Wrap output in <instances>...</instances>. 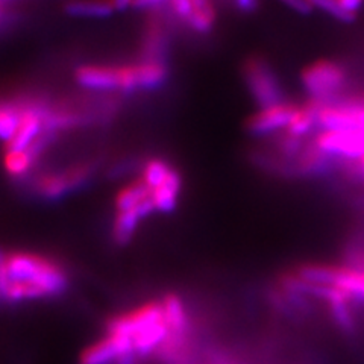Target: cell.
<instances>
[{
    "label": "cell",
    "mask_w": 364,
    "mask_h": 364,
    "mask_svg": "<svg viewBox=\"0 0 364 364\" xmlns=\"http://www.w3.org/2000/svg\"><path fill=\"white\" fill-rule=\"evenodd\" d=\"M68 289L65 270L53 259L0 249V305L60 298Z\"/></svg>",
    "instance_id": "1"
},
{
    "label": "cell",
    "mask_w": 364,
    "mask_h": 364,
    "mask_svg": "<svg viewBox=\"0 0 364 364\" xmlns=\"http://www.w3.org/2000/svg\"><path fill=\"white\" fill-rule=\"evenodd\" d=\"M243 81L249 95L252 96L259 109H266L286 104V91H284L279 77L273 67L263 56L252 55L243 61Z\"/></svg>",
    "instance_id": "2"
},
{
    "label": "cell",
    "mask_w": 364,
    "mask_h": 364,
    "mask_svg": "<svg viewBox=\"0 0 364 364\" xmlns=\"http://www.w3.org/2000/svg\"><path fill=\"white\" fill-rule=\"evenodd\" d=\"M301 82L313 100L331 102L348 82V70L336 61H316L301 73Z\"/></svg>",
    "instance_id": "3"
},
{
    "label": "cell",
    "mask_w": 364,
    "mask_h": 364,
    "mask_svg": "<svg viewBox=\"0 0 364 364\" xmlns=\"http://www.w3.org/2000/svg\"><path fill=\"white\" fill-rule=\"evenodd\" d=\"M314 143L323 154L341 161H358L364 156L363 131H322Z\"/></svg>",
    "instance_id": "4"
},
{
    "label": "cell",
    "mask_w": 364,
    "mask_h": 364,
    "mask_svg": "<svg viewBox=\"0 0 364 364\" xmlns=\"http://www.w3.org/2000/svg\"><path fill=\"white\" fill-rule=\"evenodd\" d=\"M168 77V70L161 61H140L119 65V90L139 91L161 87Z\"/></svg>",
    "instance_id": "5"
},
{
    "label": "cell",
    "mask_w": 364,
    "mask_h": 364,
    "mask_svg": "<svg viewBox=\"0 0 364 364\" xmlns=\"http://www.w3.org/2000/svg\"><path fill=\"white\" fill-rule=\"evenodd\" d=\"M299 105H294L291 102H286L272 108L259 109L252 117L246 122V131L250 135L263 136L275 134L281 129H287L294 120L296 114L299 112Z\"/></svg>",
    "instance_id": "6"
},
{
    "label": "cell",
    "mask_w": 364,
    "mask_h": 364,
    "mask_svg": "<svg viewBox=\"0 0 364 364\" xmlns=\"http://www.w3.org/2000/svg\"><path fill=\"white\" fill-rule=\"evenodd\" d=\"M91 172H93V166L81 164L63 173L46 175L38 181V193L49 199L61 198L85 182Z\"/></svg>",
    "instance_id": "7"
},
{
    "label": "cell",
    "mask_w": 364,
    "mask_h": 364,
    "mask_svg": "<svg viewBox=\"0 0 364 364\" xmlns=\"http://www.w3.org/2000/svg\"><path fill=\"white\" fill-rule=\"evenodd\" d=\"M44 134V120L43 109L36 107L21 108L20 127L6 144V151H26L31 146L37 143V140Z\"/></svg>",
    "instance_id": "8"
},
{
    "label": "cell",
    "mask_w": 364,
    "mask_h": 364,
    "mask_svg": "<svg viewBox=\"0 0 364 364\" xmlns=\"http://www.w3.org/2000/svg\"><path fill=\"white\" fill-rule=\"evenodd\" d=\"M76 82L88 90H119V65H81L75 72Z\"/></svg>",
    "instance_id": "9"
},
{
    "label": "cell",
    "mask_w": 364,
    "mask_h": 364,
    "mask_svg": "<svg viewBox=\"0 0 364 364\" xmlns=\"http://www.w3.org/2000/svg\"><path fill=\"white\" fill-rule=\"evenodd\" d=\"M154 211H155V207H154L152 199H147L146 202L140 203L139 207L135 208H131L127 211H119L112 228V237L114 240H116V243L120 246L128 245L134 238V234L136 231V228H139L140 222L146 219L147 215H151Z\"/></svg>",
    "instance_id": "10"
},
{
    "label": "cell",
    "mask_w": 364,
    "mask_h": 364,
    "mask_svg": "<svg viewBox=\"0 0 364 364\" xmlns=\"http://www.w3.org/2000/svg\"><path fill=\"white\" fill-rule=\"evenodd\" d=\"M181 190H182V178L173 168L163 184L156 187L155 190H152L151 199L154 202L155 211L172 213L178 205Z\"/></svg>",
    "instance_id": "11"
},
{
    "label": "cell",
    "mask_w": 364,
    "mask_h": 364,
    "mask_svg": "<svg viewBox=\"0 0 364 364\" xmlns=\"http://www.w3.org/2000/svg\"><path fill=\"white\" fill-rule=\"evenodd\" d=\"M64 9L79 18H105L116 13L112 0H68Z\"/></svg>",
    "instance_id": "12"
},
{
    "label": "cell",
    "mask_w": 364,
    "mask_h": 364,
    "mask_svg": "<svg viewBox=\"0 0 364 364\" xmlns=\"http://www.w3.org/2000/svg\"><path fill=\"white\" fill-rule=\"evenodd\" d=\"M193 13L186 21V25L196 33H208L215 26L218 13L211 0H191Z\"/></svg>",
    "instance_id": "13"
},
{
    "label": "cell",
    "mask_w": 364,
    "mask_h": 364,
    "mask_svg": "<svg viewBox=\"0 0 364 364\" xmlns=\"http://www.w3.org/2000/svg\"><path fill=\"white\" fill-rule=\"evenodd\" d=\"M152 190L146 184L143 179L131 182L129 186L123 187L116 196V208L119 211H127L131 208L139 207L140 203L151 199Z\"/></svg>",
    "instance_id": "14"
},
{
    "label": "cell",
    "mask_w": 364,
    "mask_h": 364,
    "mask_svg": "<svg viewBox=\"0 0 364 364\" xmlns=\"http://www.w3.org/2000/svg\"><path fill=\"white\" fill-rule=\"evenodd\" d=\"M37 156L38 152L33 147H29L26 151H6L4 167L8 175L13 178H21L29 172Z\"/></svg>",
    "instance_id": "15"
},
{
    "label": "cell",
    "mask_w": 364,
    "mask_h": 364,
    "mask_svg": "<svg viewBox=\"0 0 364 364\" xmlns=\"http://www.w3.org/2000/svg\"><path fill=\"white\" fill-rule=\"evenodd\" d=\"M21 120V108L13 104H0V140L6 144L13 140Z\"/></svg>",
    "instance_id": "16"
},
{
    "label": "cell",
    "mask_w": 364,
    "mask_h": 364,
    "mask_svg": "<svg viewBox=\"0 0 364 364\" xmlns=\"http://www.w3.org/2000/svg\"><path fill=\"white\" fill-rule=\"evenodd\" d=\"M172 170L173 168L170 167L166 161H163V159L155 158V159H151V161H147V164L144 166L141 179L151 187V190H155L156 187L163 184Z\"/></svg>",
    "instance_id": "17"
},
{
    "label": "cell",
    "mask_w": 364,
    "mask_h": 364,
    "mask_svg": "<svg viewBox=\"0 0 364 364\" xmlns=\"http://www.w3.org/2000/svg\"><path fill=\"white\" fill-rule=\"evenodd\" d=\"M313 8L323 11V13L334 17L341 23H352L355 20V14H350L341 6L340 0H309Z\"/></svg>",
    "instance_id": "18"
},
{
    "label": "cell",
    "mask_w": 364,
    "mask_h": 364,
    "mask_svg": "<svg viewBox=\"0 0 364 364\" xmlns=\"http://www.w3.org/2000/svg\"><path fill=\"white\" fill-rule=\"evenodd\" d=\"M343 168L352 179L364 182V156L358 161H343Z\"/></svg>",
    "instance_id": "19"
},
{
    "label": "cell",
    "mask_w": 364,
    "mask_h": 364,
    "mask_svg": "<svg viewBox=\"0 0 364 364\" xmlns=\"http://www.w3.org/2000/svg\"><path fill=\"white\" fill-rule=\"evenodd\" d=\"M279 2L301 16H309L313 13V6L309 0H279Z\"/></svg>",
    "instance_id": "20"
},
{
    "label": "cell",
    "mask_w": 364,
    "mask_h": 364,
    "mask_svg": "<svg viewBox=\"0 0 364 364\" xmlns=\"http://www.w3.org/2000/svg\"><path fill=\"white\" fill-rule=\"evenodd\" d=\"M232 8L240 14H254L258 9L259 0H231Z\"/></svg>",
    "instance_id": "21"
},
{
    "label": "cell",
    "mask_w": 364,
    "mask_h": 364,
    "mask_svg": "<svg viewBox=\"0 0 364 364\" xmlns=\"http://www.w3.org/2000/svg\"><path fill=\"white\" fill-rule=\"evenodd\" d=\"M363 2H364V0H340L341 6H343L348 11V13L355 14V16L360 11V8L363 6Z\"/></svg>",
    "instance_id": "22"
},
{
    "label": "cell",
    "mask_w": 364,
    "mask_h": 364,
    "mask_svg": "<svg viewBox=\"0 0 364 364\" xmlns=\"http://www.w3.org/2000/svg\"><path fill=\"white\" fill-rule=\"evenodd\" d=\"M166 2V0H134L132 6L136 8V9H146V8H152V6H156L159 4Z\"/></svg>",
    "instance_id": "23"
},
{
    "label": "cell",
    "mask_w": 364,
    "mask_h": 364,
    "mask_svg": "<svg viewBox=\"0 0 364 364\" xmlns=\"http://www.w3.org/2000/svg\"><path fill=\"white\" fill-rule=\"evenodd\" d=\"M112 4L116 6V11H124L132 6L134 0H112Z\"/></svg>",
    "instance_id": "24"
},
{
    "label": "cell",
    "mask_w": 364,
    "mask_h": 364,
    "mask_svg": "<svg viewBox=\"0 0 364 364\" xmlns=\"http://www.w3.org/2000/svg\"><path fill=\"white\" fill-rule=\"evenodd\" d=\"M0 16H2V4H0Z\"/></svg>",
    "instance_id": "25"
},
{
    "label": "cell",
    "mask_w": 364,
    "mask_h": 364,
    "mask_svg": "<svg viewBox=\"0 0 364 364\" xmlns=\"http://www.w3.org/2000/svg\"><path fill=\"white\" fill-rule=\"evenodd\" d=\"M2 2H5V0H0V4H2Z\"/></svg>",
    "instance_id": "26"
},
{
    "label": "cell",
    "mask_w": 364,
    "mask_h": 364,
    "mask_svg": "<svg viewBox=\"0 0 364 364\" xmlns=\"http://www.w3.org/2000/svg\"><path fill=\"white\" fill-rule=\"evenodd\" d=\"M363 301H364V298H363Z\"/></svg>",
    "instance_id": "27"
}]
</instances>
